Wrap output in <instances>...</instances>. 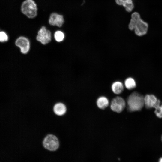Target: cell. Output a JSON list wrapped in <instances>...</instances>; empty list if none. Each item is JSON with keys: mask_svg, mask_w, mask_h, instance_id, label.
Listing matches in <instances>:
<instances>
[{"mask_svg": "<svg viewBox=\"0 0 162 162\" xmlns=\"http://www.w3.org/2000/svg\"><path fill=\"white\" fill-rule=\"evenodd\" d=\"M127 105L130 111L140 110L144 105V97L138 92H134L128 97Z\"/></svg>", "mask_w": 162, "mask_h": 162, "instance_id": "obj_1", "label": "cell"}, {"mask_svg": "<svg viewBox=\"0 0 162 162\" xmlns=\"http://www.w3.org/2000/svg\"><path fill=\"white\" fill-rule=\"evenodd\" d=\"M44 148L50 152L57 151L60 146V142L57 137L53 134L47 135L42 142Z\"/></svg>", "mask_w": 162, "mask_h": 162, "instance_id": "obj_2", "label": "cell"}, {"mask_svg": "<svg viewBox=\"0 0 162 162\" xmlns=\"http://www.w3.org/2000/svg\"><path fill=\"white\" fill-rule=\"evenodd\" d=\"M21 10L23 14L29 18H33L37 15V5L32 0H26L23 2Z\"/></svg>", "mask_w": 162, "mask_h": 162, "instance_id": "obj_3", "label": "cell"}, {"mask_svg": "<svg viewBox=\"0 0 162 162\" xmlns=\"http://www.w3.org/2000/svg\"><path fill=\"white\" fill-rule=\"evenodd\" d=\"M126 106V103L124 99L121 97L117 96L112 100L110 107L113 111L120 113L122 111Z\"/></svg>", "mask_w": 162, "mask_h": 162, "instance_id": "obj_4", "label": "cell"}, {"mask_svg": "<svg viewBox=\"0 0 162 162\" xmlns=\"http://www.w3.org/2000/svg\"><path fill=\"white\" fill-rule=\"evenodd\" d=\"M51 36L50 31L47 30L44 26H43L38 31L36 39L43 44L45 45L50 41Z\"/></svg>", "mask_w": 162, "mask_h": 162, "instance_id": "obj_5", "label": "cell"}, {"mask_svg": "<svg viewBox=\"0 0 162 162\" xmlns=\"http://www.w3.org/2000/svg\"><path fill=\"white\" fill-rule=\"evenodd\" d=\"M148 28V24L140 18L136 23L134 30L136 35L142 36L147 33Z\"/></svg>", "mask_w": 162, "mask_h": 162, "instance_id": "obj_6", "label": "cell"}, {"mask_svg": "<svg viewBox=\"0 0 162 162\" xmlns=\"http://www.w3.org/2000/svg\"><path fill=\"white\" fill-rule=\"evenodd\" d=\"M15 45L20 49L21 52L26 54L30 49V43L28 40L26 38L20 37L17 38L15 41Z\"/></svg>", "mask_w": 162, "mask_h": 162, "instance_id": "obj_7", "label": "cell"}, {"mask_svg": "<svg viewBox=\"0 0 162 162\" xmlns=\"http://www.w3.org/2000/svg\"><path fill=\"white\" fill-rule=\"evenodd\" d=\"M64 22V19L62 15L56 13H52L50 17L49 22L52 26H56L58 27H61Z\"/></svg>", "mask_w": 162, "mask_h": 162, "instance_id": "obj_8", "label": "cell"}, {"mask_svg": "<svg viewBox=\"0 0 162 162\" xmlns=\"http://www.w3.org/2000/svg\"><path fill=\"white\" fill-rule=\"evenodd\" d=\"M158 99L152 94H147L144 97V105L147 108H154Z\"/></svg>", "mask_w": 162, "mask_h": 162, "instance_id": "obj_9", "label": "cell"}, {"mask_svg": "<svg viewBox=\"0 0 162 162\" xmlns=\"http://www.w3.org/2000/svg\"><path fill=\"white\" fill-rule=\"evenodd\" d=\"M115 1L117 4L123 6L128 12H131L134 8L132 0H115Z\"/></svg>", "mask_w": 162, "mask_h": 162, "instance_id": "obj_10", "label": "cell"}, {"mask_svg": "<svg viewBox=\"0 0 162 162\" xmlns=\"http://www.w3.org/2000/svg\"><path fill=\"white\" fill-rule=\"evenodd\" d=\"M53 110L54 113L59 116L64 115L67 111V108L65 105L62 103L58 102L54 105Z\"/></svg>", "mask_w": 162, "mask_h": 162, "instance_id": "obj_11", "label": "cell"}, {"mask_svg": "<svg viewBox=\"0 0 162 162\" xmlns=\"http://www.w3.org/2000/svg\"><path fill=\"white\" fill-rule=\"evenodd\" d=\"M109 101L106 97L101 96L99 97L96 101L97 106L100 109L104 110L107 108L109 104Z\"/></svg>", "mask_w": 162, "mask_h": 162, "instance_id": "obj_12", "label": "cell"}, {"mask_svg": "<svg viewBox=\"0 0 162 162\" xmlns=\"http://www.w3.org/2000/svg\"><path fill=\"white\" fill-rule=\"evenodd\" d=\"M141 18L140 14L137 12H134L131 15V19L128 25V28L130 30H134L136 24Z\"/></svg>", "mask_w": 162, "mask_h": 162, "instance_id": "obj_13", "label": "cell"}, {"mask_svg": "<svg viewBox=\"0 0 162 162\" xmlns=\"http://www.w3.org/2000/svg\"><path fill=\"white\" fill-rule=\"evenodd\" d=\"M111 89L114 94H119L123 91L124 86L121 82L118 81H116L112 84Z\"/></svg>", "mask_w": 162, "mask_h": 162, "instance_id": "obj_14", "label": "cell"}, {"mask_svg": "<svg viewBox=\"0 0 162 162\" xmlns=\"http://www.w3.org/2000/svg\"><path fill=\"white\" fill-rule=\"evenodd\" d=\"M126 88L129 90L134 88L136 86L135 80L132 78L129 77L126 79L124 82Z\"/></svg>", "mask_w": 162, "mask_h": 162, "instance_id": "obj_15", "label": "cell"}, {"mask_svg": "<svg viewBox=\"0 0 162 162\" xmlns=\"http://www.w3.org/2000/svg\"><path fill=\"white\" fill-rule=\"evenodd\" d=\"M54 38L56 40L57 42L62 41L64 38V33L61 31H56L54 34Z\"/></svg>", "mask_w": 162, "mask_h": 162, "instance_id": "obj_16", "label": "cell"}, {"mask_svg": "<svg viewBox=\"0 0 162 162\" xmlns=\"http://www.w3.org/2000/svg\"><path fill=\"white\" fill-rule=\"evenodd\" d=\"M8 39V36L4 32L1 31L0 32V41L4 42L7 41Z\"/></svg>", "mask_w": 162, "mask_h": 162, "instance_id": "obj_17", "label": "cell"}, {"mask_svg": "<svg viewBox=\"0 0 162 162\" xmlns=\"http://www.w3.org/2000/svg\"><path fill=\"white\" fill-rule=\"evenodd\" d=\"M156 114L158 118H162V104L158 108Z\"/></svg>", "mask_w": 162, "mask_h": 162, "instance_id": "obj_18", "label": "cell"}, {"mask_svg": "<svg viewBox=\"0 0 162 162\" xmlns=\"http://www.w3.org/2000/svg\"><path fill=\"white\" fill-rule=\"evenodd\" d=\"M159 162H162V157L160 159Z\"/></svg>", "mask_w": 162, "mask_h": 162, "instance_id": "obj_19", "label": "cell"}, {"mask_svg": "<svg viewBox=\"0 0 162 162\" xmlns=\"http://www.w3.org/2000/svg\"></svg>", "mask_w": 162, "mask_h": 162, "instance_id": "obj_20", "label": "cell"}]
</instances>
